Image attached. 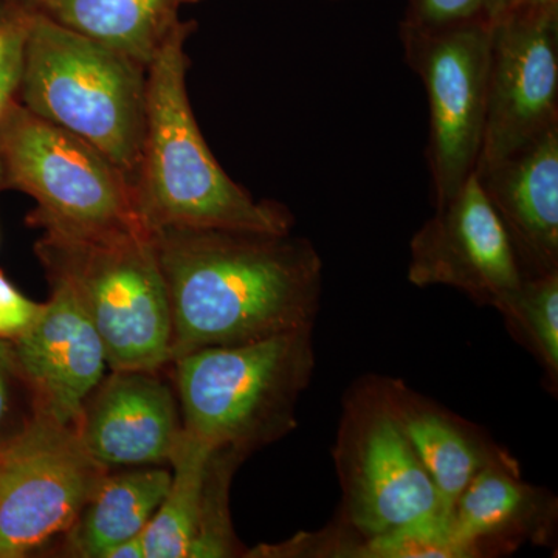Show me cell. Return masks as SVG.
<instances>
[{"instance_id":"cell-1","label":"cell","mask_w":558,"mask_h":558,"mask_svg":"<svg viewBox=\"0 0 558 558\" xmlns=\"http://www.w3.org/2000/svg\"><path fill=\"white\" fill-rule=\"evenodd\" d=\"M150 233L170 296L171 362L315 326L323 260L306 238L175 227Z\"/></svg>"},{"instance_id":"cell-2","label":"cell","mask_w":558,"mask_h":558,"mask_svg":"<svg viewBox=\"0 0 558 558\" xmlns=\"http://www.w3.org/2000/svg\"><path fill=\"white\" fill-rule=\"evenodd\" d=\"M189 27L178 24L146 69V131L135 175L138 215L149 231L222 229L292 233V211L256 201L220 168L186 94Z\"/></svg>"},{"instance_id":"cell-3","label":"cell","mask_w":558,"mask_h":558,"mask_svg":"<svg viewBox=\"0 0 558 558\" xmlns=\"http://www.w3.org/2000/svg\"><path fill=\"white\" fill-rule=\"evenodd\" d=\"M314 328L172 360L183 428L247 457L290 435L317 366Z\"/></svg>"},{"instance_id":"cell-4","label":"cell","mask_w":558,"mask_h":558,"mask_svg":"<svg viewBox=\"0 0 558 558\" xmlns=\"http://www.w3.org/2000/svg\"><path fill=\"white\" fill-rule=\"evenodd\" d=\"M22 27L24 108L83 138L135 179L146 131V69L46 14Z\"/></svg>"},{"instance_id":"cell-5","label":"cell","mask_w":558,"mask_h":558,"mask_svg":"<svg viewBox=\"0 0 558 558\" xmlns=\"http://www.w3.org/2000/svg\"><path fill=\"white\" fill-rule=\"evenodd\" d=\"M36 252L49 277L75 293L101 337L109 369L170 365V296L149 230L92 241L46 234Z\"/></svg>"},{"instance_id":"cell-6","label":"cell","mask_w":558,"mask_h":558,"mask_svg":"<svg viewBox=\"0 0 558 558\" xmlns=\"http://www.w3.org/2000/svg\"><path fill=\"white\" fill-rule=\"evenodd\" d=\"M3 178L38 204L31 216L46 234L108 240L148 230L131 179L83 138L11 105L0 123Z\"/></svg>"},{"instance_id":"cell-7","label":"cell","mask_w":558,"mask_h":558,"mask_svg":"<svg viewBox=\"0 0 558 558\" xmlns=\"http://www.w3.org/2000/svg\"><path fill=\"white\" fill-rule=\"evenodd\" d=\"M332 453L341 490L336 520L360 537L449 521L396 416L385 377L366 376L348 389Z\"/></svg>"},{"instance_id":"cell-8","label":"cell","mask_w":558,"mask_h":558,"mask_svg":"<svg viewBox=\"0 0 558 558\" xmlns=\"http://www.w3.org/2000/svg\"><path fill=\"white\" fill-rule=\"evenodd\" d=\"M494 22L416 27L400 22L403 60L428 100L425 157L436 205L475 174L486 128L488 50Z\"/></svg>"},{"instance_id":"cell-9","label":"cell","mask_w":558,"mask_h":558,"mask_svg":"<svg viewBox=\"0 0 558 558\" xmlns=\"http://www.w3.org/2000/svg\"><path fill=\"white\" fill-rule=\"evenodd\" d=\"M110 469L76 427L38 411L0 446V558H24L68 534Z\"/></svg>"},{"instance_id":"cell-10","label":"cell","mask_w":558,"mask_h":558,"mask_svg":"<svg viewBox=\"0 0 558 558\" xmlns=\"http://www.w3.org/2000/svg\"><path fill=\"white\" fill-rule=\"evenodd\" d=\"M556 126L558 10L509 7L492 24L478 167L515 153Z\"/></svg>"},{"instance_id":"cell-11","label":"cell","mask_w":558,"mask_h":558,"mask_svg":"<svg viewBox=\"0 0 558 558\" xmlns=\"http://www.w3.org/2000/svg\"><path fill=\"white\" fill-rule=\"evenodd\" d=\"M526 277L501 219L473 174L436 205L410 242L409 281L457 289L478 306L498 310Z\"/></svg>"},{"instance_id":"cell-12","label":"cell","mask_w":558,"mask_h":558,"mask_svg":"<svg viewBox=\"0 0 558 558\" xmlns=\"http://www.w3.org/2000/svg\"><path fill=\"white\" fill-rule=\"evenodd\" d=\"M247 458L183 428L168 462L170 488L143 532L145 558L245 557L231 523L230 488Z\"/></svg>"},{"instance_id":"cell-13","label":"cell","mask_w":558,"mask_h":558,"mask_svg":"<svg viewBox=\"0 0 558 558\" xmlns=\"http://www.w3.org/2000/svg\"><path fill=\"white\" fill-rule=\"evenodd\" d=\"M161 369H110L84 403L76 432L100 464L165 465L182 435L175 389Z\"/></svg>"},{"instance_id":"cell-14","label":"cell","mask_w":558,"mask_h":558,"mask_svg":"<svg viewBox=\"0 0 558 558\" xmlns=\"http://www.w3.org/2000/svg\"><path fill=\"white\" fill-rule=\"evenodd\" d=\"M49 278L51 295L39 318L11 343L39 410L76 427L84 403L106 376L108 355L68 282Z\"/></svg>"},{"instance_id":"cell-15","label":"cell","mask_w":558,"mask_h":558,"mask_svg":"<svg viewBox=\"0 0 558 558\" xmlns=\"http://www.w3.org/2000/svg\"><path fill=\"white\" fill-rule=\"evenodd\" d=\"M557 520L556 495L523 481L519 462L506 450L459 495L449 529L465 558L499 557L523 545L553 546Z\"/></svg>"},{"instance_id":"cell-16","label":"cell","mask_w":558,"mask_h":558,"mask_svg":"<svg viewBox=\"0 0 558 558\" xmlns=\"http://www.w3.org/2000/svg\"><path fill=\"white\" fill-rule=\"evenodd\" d=\"M475 175L524 275L558 271V126Z\"/></svg>"},{"instance_id":"cell-17","label":"cell","mask_w":558,"mask_h":558,"mask_svg":"<svg viewBox=\"0 0 558 558\" xmlns=\"http://www.w3.org/2000/svg\"><path fill=\"white\" fill-rule=\"evenodd\" d=\"M385 385L396 416L450 517L473 476L506 449L478 425L414 391L405 381L385 377Z\"/></svg>"},{"instance_id":"cell-18","label":"cell","mask_w":558,"mask_h":558,"mask_svg":"<svg viewBox=\"0 0 558 558\" xmlns=\"http://www.w3.org/2000/svg\"><path fill=\"white\" fill-rule=\"evenodd\" d=\"M171 484V469L109 470L65 537L68 556L102 558L124 539L143 535Z\"/></svg>"},{"instance_id":"cell-19","label":"cell","mask_w":558,"mask_h":558,"mask_svg":"<svg viewBox=\"0 0 558 558\" xmlns=\"http://www.w3.org/2000/svg\"><path fill=\"white\" fill-rule=\"evenodd\" d=\"M183 0H39L46 16L148 69Z\"/></svg>"},{"instance_id":"cell-20","label":"cell","mask_w":558,"mask_h":558,"mask_svg":"<svg viewBox=\"0 0 558 558\" xmlns=\"http://www.w3.org/2000/svg\"><path fill=\"white\" fill-rule=\"evenodd\" d=\"M513 339L534 355L549 391L558 389V271L526 275L497 310Z\"/></svg>"},{"instance_id":"cell-21","label":"cell","mask_w":558,"mask_h":558,"mask_svg":"<svg viewBox=\"0 0 558 558\" xmlns=\"http://www.w3.org/2000/svg\"><path fill=\"white\" fill-rule=\"evenodd\" d=\"M38 411V400L22 373L13 343L0 339V446L27 427Z\"/></svg>"},{"instance_id":"cell-22","label":"cell","mask_w":558,"mask_h":558,"mask_svg":"<svg viewBox=\"0 0 558 558\" xmlns=\"http://www.w3.org/2000/svg\"><path fill=\"white\" fill-rule=\"evenodd\" d=\"M510 0H407L402 22L416 27H444L462 22H495L509 10Z\"/></svg>"},{"instance_id":"cell-23","label":"cell","mask_w":558,"mask_h":558,"mask_svg":"<svg viewBox=\"0 0 558 558\" xmlns=\"http://www.w3.org/2000/svg\"><path fill=\"white\" fill-rule=\"evenodd\" d=\"M43 310L44 303H36L22 295L0 271V339H20L22 333L35 325Z\"/></svg>"},{"instance_id":"cell-24","label":"cell","mask_w":558,"mask_h":558,"mask_svg":"<svg viewBox=\"0 0 558 558\" xmlns=\"http://www.w3.org/2000/svg\"><path fill=\"white\" fill-rule=\"evenodd\" d=\"M22 47H24V27L9 33L5 53L0 61V123L13 105L14 94L20 90Z\"/></svg>"},{"instance_id":"cell-25","label":"cell","mask_w":558,"mask_h":558,"mask_svg":"<svg viewBox=\"0 0 558 558\" xmlns=\"http://www.w3.org/2000/svg\"><path fill=\"white\" fill-rule=\"evenodd\" d=\"M102 558H145L143 535L124 539V542L119 543V545L112 546V548L106 550Z\"/></svg>"},{"instance_id":"cell-26","label":"cell","mask_w":558,"mask_h":558,"mask_svg":"<svg viewBox=\"0 0 558 558\" xmlns=\"http://www.w3.org/2000/svg\"><path fill=\"white\" fill-rule=\"evenodd\" d=\"M510 7H521V9L558 10V0H510Z\"/></svg>"},{"instance_id":"cell-27","label":"cell","mask_w":558,"mask_h":558,"mask_svg":"<svg viewBox=\"0 0 558 558\" xmlns=\"http://www.w3.org/2000/svg\"><path fill=\"white\" fill-rule=\"evenodd\" d=\"M10 32H0V61H2L3 53H5L7 43H9Z\"/></svg>"},{"instance_id":"cell-28","label":"cell","mask_w":558,"mask_h":558,"mask_svg":"<svg viewBox=\"0 0 558 558\" xmlns=\"http://www.w3.org/2000/svg\"><path fill=\"white\" fill-rule=\"evenodd\" d=\"M2 179H3V165H2V160H0V182H2Z\"/></svg>"}]
</instances>
